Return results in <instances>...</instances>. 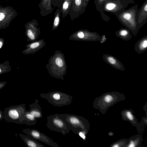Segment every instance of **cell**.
Wrapping results in <instances>:
<instances>
[{
    "label": "cell",
    "instance_id": "obj_6",
    "mask_svg": "<svg viewBox=\"0 0 147 147\" xmlns=\"http://www.w3.org/2000/svg\"><path fill=\"white\" fill-rule=\"evenodd\" d=\"M40 96L41 98L47 100L51 104L57 107L69 105L73 99L72 96L57 91L41 93Z\"/></svg>",
    "mask_w": 147,
    "mask_h": 147
},
{
    "label": "cell",
    "instance_id": "obj_8",
    "mask_svg": "<svg viewBox=\"0 0 147 147\" xmlns=\"http://www.w3.org/2000/svg\"><path fill=\"white\" fill-rule=\"evenodd\" d=\"M134 0H106L104 5V11L115 16L120 13L130 4H135Z\"/></svg>",
    "mask_w": 147,
    "mask_h": 147
},
{
    "label": "cell",
    "instance_id": "obj_33",
    "mask_svg": "<svg viewBox=\"0 0 147 147\" xmlns=\"http://www.w3.org/2000/svg\"><path fill=\"white\" fill-rule=\"evenodd\" d=\"M84 0L86 1V5H87L89 0Z\"/></svg>",
    "mask_w": 147,
    "mask_h": 147
},
{
    "label": "cell",
    "instance_id": "obj_28",
    "mask_svg": "<svg viewBox=\"0 0 147 147\" xmlns=\"http://www.w3.org/2000/svg\"><path fill=\"white\" fill-rule=\"evenodd\" d=\"M4 42L5 40L4 38L2 37H0V49L3 46Z\"/></svg>",
    "mask_w": 147,
    "mask_h": 147
},
{
    "label": "cell",
    "instance_id": "obj_1",
    "mask_svg": "<svg viewBox=\"0 0 147 147\" xmlns=\"http://www.w3.org/2000/svg\"><path fill=\"white\" fill-rule=\"evenodd\" d=\"M46 68L50 75L58 79H64L66 73L67 66L64 54L60 50H56L49 60Z\"/></svg>",
    "mask_w": 147,
    "mask_h": 147
},
{
    "label": "cell",
    "instance_id": "obj_23",
    "mask_svg": "<svg viewBox=\"0 0 147 147\" xmlns=\"http://www.w3.org/2000/svg\"><path fill=\"white\" fill-rule=\"evenodd\" d=\"M128 142V139L123 138L112 143L110 147H126Z\"/></svg>",
    "mask_w": 147,
    "mask_h": 147
},
{
    "label": "cell",
    "instance_id": "obj_19",
    "mask_svg": "<svg viewBox=\"0 0 147 147\" xmlns=\"http://www.w3.org/2000/svg\"><path fill=\"white\" fill-rule=\"evenodd\" d=\"M115 35L119 38L125 41L130 40L132 37L131 32L126 28H121L115 32Z\"/></svg>",
    "mask_w": 147,
    "mask_h": 147
},
{
    "label": "cell",
    "instance_id": "obj_12",
    "mask_svg": "<svg viewBox=\"0 0 147 147\" xmlns=\"http://www.w3.org/2000/svg\"><path fill=\"white\" fill-rule=\"evenodd\" d=\"M45 45L46 42L44 39L31 42L26 45V49L22 52L26 55L33 54L43 48Z\"/></svg>",
    "mask_w": 147,
    "mask_h": 147
},
{
    "label": "cell",
    "instance_id": "obj_14",
    "mask_svg": "<svg viewBox=\"0 0 147 147\" xmlns=\"http://www.w3.org/2000/svg\"><path fill=\"white\" fill-rule=\"evenodd\" d=\"M102 58L107 63L115 69L121 71L125 70V67L122 63L114 56L104 54L103 55Z\"/></svg>",
    "mask_w": 147,
    "mask_h": 147
},
{
    "label": "cell",
    "instance_id": "obj_24",
    "mask_svg": "<svg viewBox=\"0 0 147 147\" xmlns=\"http://www.w3.org/2000/svg\"><path fill=\"white\" fill-rule=\"evenodd\" d=\"M59 18L58 17L55 18L54 22L53 30L58 26L59 23Z\"/></svg>",
    "mask_w": 147,
    "mask_h": 147
},
{
    "label": "cell",
    "instance_id": "obj_25",
    "mask_svg": "<svg viewBox=\"0 0 147 147\" xmlns=\"http://www.w3.org/2000/svg\"><path fill=\"white\" fill-rule=\"evenodd\" d=\"M147 117H143L142 119L141 122L140 123L142 125L143 127L144 126L146 125L147 124Z\"/></svg>",
    "mask_w": 147,
    "mask_h": 147
},
{
    "label": "cell",
    "instance_id": "obj_4",
    "mask_svg": "<svg viewBox=\"0 0 147 147\" xmlns=\"http://www.w3.org/2000/svg\"><path fill=\"white\" fill-rule=\"evenodd\" d=\"M58 115L69 124L70 130L75 134L78 135L82 131L86 135L88 134L90 129V124L88 121L84 117L68 113Z\"/></svg>",
    "mask_w": 147,
    "mask_h": 147
},
{
    "label": "cell",
    "instance_id": "obj_9",
    "mask_svg": "<svg viewBox=\"0 0 147 147\" xmlns=\"http://www.w3.org/2000/svg\"><path fill=\"white\" fill-rule=\"evenodd\" d=\"M22 131L37 141L42 142L53 147H59L58 144L43 133L34 129L25 128Z\"/></svg>",
    "mask_w": 147,
    "mask_h": 147
},
{
    "label": "cell",
    "instance_id": "obj_29",
    "mask_svg": "<svg viewBox=\"0 0 147 147\" xmlns=\"http://www.w3.org/2000/svg\"><path fill=\"white\" fill-rule=\"evenodd\" d=\"M68 3L67 1H65L63 4V8L64 10H66L68 7Z\"/></svg>",
    "mask_w": 147,
    "mask_h": 147
},
{
    "label": "cell",
    "instance_id": "obj_15",
    "mask_svg": "<svg viewBox=\"0 0 147 147\" xmlns=\"http://www.w3.org/2000/svg\"><path fill=\"white\" fill-rule=\"evenodd\" d=\"M38 101L37 99L33 103L30 104L29 106L30 109L28 111L36 118L39 119L43 117V114L41 111L42 108L38 104Z\"/></svg>",
    "mask_w": 147,
    "mask_h": 147
},
{
    "label": "cell",
    "instance_id": "obj_16",
    "mask_svg": "<svg viewBox=\"0 0 147 147\" xmlns=\"http://www.w3.org/2000/svg\"><path fill=\"white\" fill-rule=\"evenodd\" d=\"M19 136L27 147H45V146L28 135L20 133Z\"/></svg>",
    "mask_w": 147,
    "mask_h": 147
},
{
    "label": "cell",
    "instance_id": "obj_7",
    "mask_svg": "<svg viewBox=\"0 0 147 147\" xmlns=\"http://www.w3.org/2000/svg\"><path fill=\"white\" fill-rule=\"evenodd\" d=\"M47 118V127L50 130L60 133L63 135L69 133L70 130L69 125L58 114L50 115Z\"/></svg>",
    "mask_w": 147,
    "mask_h": 147
},
{
    "label": "cell",
    "instance_id": "obj_18",
    "mask_svg": "<svg viewBox=\"0 0 147 147\" xmlns=\"http://www.w3.org/2000/svg\"><path fill=\"white\" fill-rule=\"evenodd\" d=\"M106 0H94V2L96 10L100 13L102 19L108 22L110 18L105 14L104 11V4Z\"/></svg>",
    "mask_w": 147,
    "mask_h": 147
},
{
    "label": "cell",
    "instance_id": "obj_20",
    "mask_svg": "<svg viewBox=\"0 0 147 147\" xmlns=\"http://www.w3.org/2000/svg\"><path fill=\"white\" fill-rule=\"evenodd\" d=\"M128 140L127 147H139L140 146L143 140L142 136L137 135L132 136Z\"/></svg>",
    "mask_w": 147,
    "mask_h": 147
},
{
    "label": "cell",
    "instance_id": "obj_13",
    "mask_svg": "<svg viewBox=\"0 0 147 147\" xmlns=\"http://www.w3.org/2000/svg\"><path fill=\"white\" fill-rule=\"evenodd\" d=\"M147 21V0H145L138 11L137 22L139 29L146 24Z\"/></svg>",
    "mask_w": 147,
    "mask_h": 147
},
{
    "label": "cell",
    "instance_id": "obj_26",
    "mask_svg": "<svg viewBox=\"0 0 147 147\" xmlns=\"http://www.w3.org/2000/svg\"><path fill=\"white\" fill-rule=\"evenodd\" d=\"M7 83V82L0 81V90L5 86Z\"/></svg>",
    "mask_w": 147,
    "mask_h": 147
},
{
    "label": "cell",
    "instance_id": "obj_3",
    "mask_svg": "<svg viewBox=\"0 0 147 147\" xmlns=\"http://www.w3.org/2000/svg\"><path fill=\"white\" fill-rule=\"evenodd\" d=\"M138 7V5L136 4L116 15L121 24L129 30L135 36L137 35L139 30L137 22Z\"/></svg>",
    "mask_w": 147,
    "mask_h": 147
},
{
    "label": "cell",
    "instance_id": "obj_21",
    "mask_svg": "<svg viewBox=\"0 0 147 147\" xmlns=\"http://www.w3.org/2000/svg\"><path fill=\"white\" fill-rule=\"evenodd\" d=\"M24 117L25 119L24 121V124L28 125H35L38 119L27 110L25 114Z\"/></svg>",
    "mask_w": 147,
    "mask_h": 147
},
{
    "label": "cell",
    "instance_id": "obj_22",
    "mask_svg": "<svg viewBox=\"0 0 147 147\" xmlns=\"http://www.w3.org/2000/svg\"><path fill=\"white\" fill-rule=\"evenodd\" d=\"M9 63L8 61H6L3 63H0V75L11 71Z\"/></svg>",
    "mask_w": 147,
    "mask_h": 147
},
{
    "label": "cell",
    "instance_id": "obj_31",
    "mask_svg": "<svg viewBox=\"0 0 147 147\" xmlns=\"http://www.w3.org/2000/svg\"><path fill=\"white\" fill-rule=\"evenodd\" d=\"M4 118L3 112L0 109V121L2 120Z\"/></svg>",
    "mask_w": 147,
    "mask_h": 147
},
{
    "label": "cell",
    "instance_id": "obj_17",
    "mask_svg": "<svg viewBox=\"0 0 147 147\" xmlns=\"http://www.w3.org/2000/svg\"><path fill=\"white\" fill-rule=\"evenodd\" d=\"M147 49V35L143 36L138 41L134 46V50L138 53L141 54Z\"/></svg>",
    "mask_w": 147,
    "mask_h": 147
},
{
    "label": "cell",
    "instance_id": "obj_5",
    "mask_svg": "<svg viewBox=\"0 0 147 147\" xmlns=\"http://www.w3.org/2000/svg\"><path fill=\"white\" fill-rule=\"evenodd\" d=\"M26 104L11 106L5 109L3 111L4 119L7 123L19 124H24L25 119L24 115L27 111Z\"/></svg>",
    "mask_w": 147,
    "mask_h": 147
},
{
    "label": "cell",
    "instance_id": "obj_2",
    "mask_svg": "<svg viewBox=\"0 0 147 147\" xmlns=\"http://www.w3.org/2000/svg\"><path fill=\"white\" fill-rule=\"evenodd\" d=\"M126 97L123 93L116 91L104 93L94 100L93 107L102 114L105 113L109 109L118 102L125 100Z\"/></svg>",
    "mask_w": 147,
    "mask_h": 147
},
{
    "label": "cell",
    "instance_id": "obj_30",
    "mask_svg": "<svg viewBox=\"0 0 147 147\" xmlns=\"http://www.w3.org/2000/svg\"><path fill=\"white\" fill-rule=\"evenodd\" d=\"M75 2L77 6H80L82 3V0H75Z\"/></svg>",
    "mask_w": 147,
    "mask_h": 147
},
{
    "label": "cell",
    "instance_id": "obj_10",
    "mask_svg": "<svg viewBox=\"0 0 147 147\" xmlns=\"http://www.w3.org/2000/svg\"><path fill=\"white\" fill-rule=\"evenodd\" d=\"M101 38L98 33L91 32L87 30H81L73 33L70 36L69 39L85 41H100Z\"/></svg>",
    "mask_w": 147,
    "mask_h": 147
},
{
    "label": "cell",
    "instance_id": "obj_11",
    "mask_svg": "<svg viewBox=\"0 0 147 147\" xmlns=\"http://www.w3.org/2000/svg\"><path fill=\"white\" fill-rule=\"evenodd\" d=\"M134 113L133 110L131 109L123 110L121 112L122 119L129 122L133 126L136 127L137 131L141 132L143 130V127L138 122Z\"/></svg>",
    "mask_w": 147,
    "mask_h": 147
},
{
    "label": "cell",
    "instance_id": "obj_32",
    "mask_svg": "<svg viewBox=\"0 0 147 147\" xmlns=\"http://www.w3.org/2000/svg\"><path fill=\"white\" fill-rule=\"evenodd\" d=\"M5 17L4 14L2 13H0V21L3 19Z\"/></svg>",
    "mask_w": 147,
    "mask_h": 147
},
{
    "label": "cell",
    "instance_id": "obj_27",
    "mask_svg": "<svg viewBox=\"0 0 147 147\" xmlns=\"http://www.w3.org/2000/svg\"><path fill=\"white\" fill-rule=\"evenodd\" d=\"M107 40V38L105 36V35H103L101 36V38L100 40V43H103L105 42Z\"/></svg>",
    "mask_w": 147,
    "mask_h": 147
}]
</instances>
